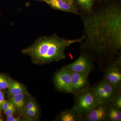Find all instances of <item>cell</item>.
<instances>
[{
	"mask_svg": "<svg viewBox=\"0 0 121 121\" xmlns=\"http://www.w3.org/2000/svg\"><path fill=\"white\" fill-rule=\"evenodd\" d=\"M24 109L32 110L38 111V108L36 105L35 101L32 99H30L28 100L26 105L24 107Z\"/></svg>",
	"mask_w": 121,
	"mask_h": 121,
	"instance_id": "ac0fdd59",
	"label": "cell"
},
{
	"mask_svg": "<svg viewBox=\"0 0 121 121\" xmlns=\"http://www.w3.org/2000/svg\"><path fill=\"white\" fill-rule=\"evenodd\" d=\"M5 101V100L4 94L2 90H0V112L2 110V105Z\"/></svg>",
	"mask_w": 121,
	"mask_h": 121,
	"instance_id": "7402d4cb",
	"label": "cell"
},
{
	"mask_svg": "<svg viewBox=\"0 0 121 121\" xmlns=\"http://www.w3.org/2000/svg\"><path fill=\"white\" fill-rule=\"evenodd\" d=\"M90 89L74 95V102L72 108L82 119L93 107L100 103L96 99Z\"/></svg>",
	"mask_w": 121,
	"mask_h": 121,
	"instance_id": "3957f363",
	"label": "cell"
},
{
	"mask_svg": "<svg viewBox=\"0 0 121 121\" xmlns=\"http://www.w3.org/2000/svg\"><path fill=\"white\" fill-rule=\"evenodd\" d=\"M94 62L90 56L85 52H81L80 56L75 61L65 67L71 72L90 74L94 68Z\"/></svg>",
	"mask_w": 121,
	"mask_h": 121,
	"instance_id": "8992f818",
	"label": "cell"
},
{
	"mask_svg": "<svg viewBox=\"0 0 121 121\" xmlns=\"http://www.w3.org/2000/svg\"><path fill=\"white\" fill-rule=\"evenodd\" d=\"M121 121V110L109 103L107 114V121Z\"/></svg>",
	"mask_w": 121,
	"mask_h": 121,
	"instance_id": "5bb4252c",
	"label": "cell"
},
{
	"mask_svg": "<svg viewBox=\"0 0 121 121\" xmlns=\"http://www.w3.org/2000/svg\"><path fill=\"white\" fill-rule=\"evenodd\" d=\"M20 118L18 117L17 118H15L13 115L7 117V119L5 121H21Z\"/></svg>",
	"mask_w": 121,
	"mask_h": 121,
	"instance_id": "603a6c76",
	"label": "cell"
},
{
	"mask_svg": "<svg viewBox=\"0 0 121 121\" xmlns=\"http://www.w3.org/2000/svg\"><path fill=\"white\" fill-rule=\"evenodd\" d=\"M110 103L119 109L121 110V91L114 97Z\"/></svg>",
	"mask_w": 121,
	"mask_h": 121,
	"instance_id": "e0dca14e",
	"label": "cell"
},
{
	"mask_svg": "<svg viewBox=\"0 0 121 121\" xmlns=\"http://www.w3.org/2000/svg\"><path fill=\"white\" fill-rule=\"evenodd\" d=\"M44 2L54 9L76 15H80L79 11L76 5L71 4L64 0H45Z\"/></svg>",
	"mask_w": 121,
	"mask_h": 121,
	"instance_id": "30bf717a",
	"label": "cell"
},
{
	"mask_svg": "<svg viewBox=\"0 0 121 121\" xmlns=\"http://www.w3.org/2000/svg\"><path fill=\"white\" fill-rule=\"evenodd\" d=\"M54 82L59 90L67 93H73L71 82L70 72L65 66L55 74Z\"/></svg>",
	"mask_w": 121,
	"mask_h": 121,
	"instance_id": "ba28073f",
	"label": "cell"
},
{
	"mask_svg": "<svg viewBox=\"0 0 121 121\" xmlns=\"http://www.w3.org/2000/svg\"><path fill=\"white\" fill-rule=\"evenodd\" d=\"M96 99L99 102L109 104L114 97L121 91L103 79L90 89Z\"/></svg>",
	"mask_w": 121,
	"mask_h": 121,
	"instance_id": "277c9868",
	"label": "cell"
},
{
	"mask_svg": "<svg viewBox=\"0 0 121 121\" xmlns=\"http://www.w3.org/2000/svg\"><path fill=\"white\" fill-rule=\"evenodd\" d=\"M89 73L71 72V82L74 95L90 89L89 80Z\"/></svg>",
	"mask_w": 121,
	"mask_h": 121,
	"instance_id": "52a82bcc",
	"label": "cell"
},
{
	"mask_svg": "<svg viewBox=\"0 0 121 121\" xmlns=\"http://www.w3.org/2000/svg\"><path fill=\"white\" fill-rule=\"evenodd\" d=\"M109 104L99 103L83 117L82 121H107Z\"/></svg>",
	"mask_w": 121,
	"mask_h": 121,
	"instance_id": "9c48e42d",
	"label": "cell"
},
{
	"mask_svg": "<svg viewBox=\"0 0 121 121\" xmlns=\"http://www.w3.org/2000/svg\"><path fill=\"white\" fill-rule=\"evenodd\" d=\"M81 14L84 29L81 52L90 56L103 71L121 54V6L113 2Z\"/></svg>",
	"mask_w": 121,
	"mask_h": 121,
	"instance_id": "6da1fadb",
	"label": "cell"
},
{
	"mask_svg": "<svg viewBox=\"0 0 121 121\" xmlns=\"http://www.w3.org/2000/svg\"><path fill=\"white\" fill-rule=\"evenodd\" d=\"M13 105V104L11 102V101H5L2 105V110H6Z\"/></svg>",
	"mask_w": 121,
	"mask_h": 121,
	"instance_id": "44dd1931",
	"label": "cell"
},
{
	"mask_svg": "<svg viewBox=\"0 0 121 121\" xmlns=\"http://www.w3.org/2000/svg\"><path fill=\"white\" fill-rule=\"evenodd\" d=\"M64 0L69 2L71 4L73 5H76L74 0Z\"/></svg>",
	"mask_w": 121,
	"mask_h": 121,
	"instance_id": "cb8c5ba5",
	"label": "cell"
},
{
	"mask_svg": "<svg viewBox=\"0 0 121 121\" xmlns=\"http://www.w3.org/2000/svg\"><path fill=\"white\" fill-rule=\"evenodd\" d=\"M16 107L15 106L13 105L6 110L3 111V112L6 117H9L13 115L16 111Z\"/></svg>",
	"mask_w": 121,
	"mask_h": 121,
	"instance_id": "ffe728a7",
	"label": "cell"
},
{
	"mask_svg": "<svg viewBox=\"0 0 121 121\" xmlns=\"http://www.w3.org/2000/svg\"><path fill=\"white\" fill-rule=\"evenodd\" d=\"M104 80L121 90V56L118 55L103 71Z\"/></svg>",
	"mask_w": 121,
	"mask_h": 121,
	"instance_id": "5b68a950",
	"label": "cell"
},
{
	"mask_svg": "<svg viewBox=\"0 0 121 121\" xmlns=\"http://www.w3.org/2000/svg\"><path fill=\"white\" fill-rule=\"evenodd\" d=\"M83 13L90 12L93 9L95 0H76Z\"/></svg>",
	"mask_w": 121,
	"mask_h": 121,
	"instance_id": "9a60e30c",
	"label": "cell"
},
{
	"mask_svg": "<svg viewBox=\"0 0 121 121\" xmlns=\"http://www.w3.org/2000/svg\"><path fill=\"white\" fill-rule=\"evenodd\" d=\"M11 78L4 74L0 73V90L8 89L11 83Z\"/></svg>",
	"mask_w": 121,
	"mask_h": 121,
	"instance_id": "2e32d148",
	"label": "cell"
},
{
	"mask_svg": "<svg viewBox=\"0 0 121 121\" xmlns=\"http://www.w3.org/2000/svg\"><path fill=\"white\" fill-rule=\"evenodd\" d=\"M57 120L60 121H82V119L71 108L62 111L58 117Z\"/></svg>",
	"mask_w": 121,
	"mask_h": 121,
	"instance_id": "8fae6325",
	"label": "cell"
},
{
	"mask_svg": "<svg viewBox=\"0 0 121 121\" xmlns=\"http://www.w3.org/2000/svg\"><path fill=\"white\" fill-rule=\"evenodd\" d=\"M27 90L23 84L11 79V83L7 91V94L9 96H12L22 93H26Z\"/></svg>",
	"mask_w": 121,
	"mask_h": 121,
	"instance_id": "7c38bea8",
	"label": "cell"
},
{
	"mask_svg": "<svg viewBox=\"0 0 121 121\" xmlns=\"http://www.w3.org/2000/svg\"><path fill=\"white\" fill-rule=\"evenodd\" d=\"M3 120L2 118V117H1V115L0 114V121H3Z\"/></svg>",
	"mask_w": 121,
	"mask_h": 121,
	"instance_id": "d4e9b609",
	"label": "cell"
},
{
	"mask_svg": "<svg viewBox=\"0 0 121 121\" xmlns=\"http://www.w3.org/2000/svg\"><path fill=\"white\" fill-rule=\"evenodd\" d=\"M25 114L31 118H35L38 116V111L32 110L24 109Z\"/></svg>",
	"mask_w": 121,
	"mask_h": 121,
	"instance_id": "d6986e66",
	"label": "cell"
},
{
	"mask_svg": "<svg viewBox=\"0 0 121 121\" xmlns=\"http://www.w3.org/2000/svg\"><path fill=\"white\" fill-rule=\"evenodd\" d=\"M28 93H22L10 96V101L19 111L23 110L25 105V97Z\"/></svg>",
	"mask_w": 121,
	"mask_h": 121,
	"instance_id": "4fadbf2b",
	"label": "cell"
},
{
	"mask_svg": "<svg viewBox=\"0 0 121 121\" xmlns=\"http://www.w3.org/2000/svg\"><path fill=\"white\" fill-rule=\"evenodd\" d=\"M104 0H98V1H99V2H100V1H102Z\"/></svg>",
	"mask_w": 121,
	"mask_h": 121,
	"instance_id": "484cf974",
	"label": "cell"
},
{
	"mask_svg": "<svg viewBox=\"0 0 121 121\" xmlns=\"http://www.w3.org/2000/svg\"><path fill=\"white\" fill-rule=\"evenodd\" d=\"M39 0L42 1H45V0Z\"/></svg>",
	"mask_w": 121,
	"mask_h": 121,
	"instance_id": "4316f807",
	"label": "cell"
},
{
	"mask_svg": "<svg viewBox=\"0 0 121 121\" xmlns=\"http://www.w3.org/2000/svg\"><path fill=\"white\" fill-rule=\"evenodd\" d=\"M83 39V36L79 39H67L54 34L39 37L22 52L31 57L33 63L47 64L65 59L66 49L73 44L81 43Z\"/></svg>",
	"mask_w": 121,
	"mask_h": 121,
	"instance_id": "7a4b0ae2",
	"label": "cell"
}]
</instances>
